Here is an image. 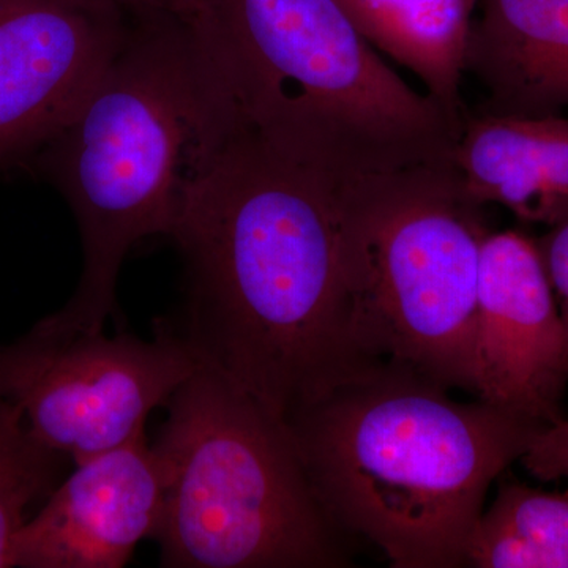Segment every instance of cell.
Returning a JSON list of instances; mask_svg holds the SVG:
<instances>
[{
  "mask_svg": "<svg viewBox=\"0 0 568 568\" xmlns=\"http://www.w3.org/2000/svg\"><path fill=\"white\" fill-rule=\"evenodd\" d=\"M336 183L235 110L170 234L185 267L175 327L201 364L284 424L366 368L351 339Z\"/></svg>",
  "mask_w": 568,
  "mask_h": 568,
  "instance_id": "1",
  "label": "cell"
},
{
  "mask_svg": "<svg viewBox=\"0 0 568 568\" xmlns=\"http://www.w3.org/2000/svg\"><path fill=\"white\" fill-rule=\"evenodd\" d=\"M317 503L394 568L466 567L493 481L545 424L399 366L369 365L286 422Z\"/></svg>",
  "mask_w": 568,
  "mask_h": 568,
  "instance_id": "2",
  "label": "cell"
},
{
  "mask_svg": "<svg viewBox=\"0 0 568 568\" xmlns=\"http://www.w3.org/2000/svg\"><path fill=\"white\" fill-rule=\"evenodd\" d=\"M233 111L196 24L129 13L102 78L29 163L69 203L84 261L73 297L41 324L103 332L123 261L145 239L171 234L186 185Z\"/></svg>",
  "mask_w": 568,
  "mask_h": 568,
  "instance_id": "3",
  "label": "cell"
},
{
  "mask_svg": "<svg viewBox=\"0 0 568 568\" xmlns=\"http://www.w3.org/2000/svg\"><path fill=\"white\" fill-rule=\"evenodd\" d=\"M239 114L335 181L447 162L462 136L335 0H205L197 21Z\"/></svg>",
  "mask_w": 568,
  "mask_h": 568,
  "instance_id": "4",
  "label": "cell"
},
{
  "mask_svg": "<svg viewBox=\"0 0 568 568\" xmlns=\"http://www.w3.org/2000/svg\"><path fill=\"white\" fill-rule=\"evenodd\" d=\"M349 332L368 365L478 396V263L485 205L452 160L336 183Z\"/></svg>",
  "mask_w": 568,
  "mask_h": 568,
  "instance_id": "5",
  "label": "cell"
},
{
  "mask_svg": "<svg viewBox=\"0 0 568 568\" xmlns=\"http://www.w3.org/2000/svg\"><path fill=\"white\" fill-rule=\"evenodd\" d=\"M164 407L163 567L349 566L283 420L204 364Z\"/></svg>",
  "mask_w": 568,
  "mask_h": 568,
  "instance_id": "6",
  "label": "cell"
},
{
  "mask_svg": "<svg viewBox=\"0 0 568 568\" xmlns=\"http://www.w3.org/2000/svg\"><path fill=\"white\" fill-rule=\"evenodd\" d=\"M201 366L189 339L159 323L153 339L58 334L40 323L0 347V398L33 435L78 463L122 446Z\"/></svg>",
  "mask_w": 568,
  "mask_h": 568,
  "instance_id": "7",
  "label": "cell"
},
{
  "mask_svg": "<svg viewBox=\"0 0 568 568\" xmlns=\"http://www.w3.org/2000/svg\"><path fill=\"white\" fill-rule=\"evenodd\" d=\"M129 29L112 0H0V173L80 110Z\"/></svg>",
  "mask_w": 568,
  "mask_h": 568,
  "instance_id": "8",
  "label": "cell"
},
{
  "mask_svg": "<svg viewBox=\"0 0 568 568\" xmlns=\"http://www.w3.org/2000/svg\"><path fill=\"white\" fill-rule=\"evenodd\" d=\"M478 396L549 425L564 418L568 345L537 239L489 231L480 250Z\"/></svg>",
  "mask_w": 568,
  "mask_h": 568,
  "instance_id": "9",
  "label": "cell"
},
{
  "mask_svg": "<svg viewBox=\"0 0 568 568\" xmlns=\"http://www.w3.org/2000/svg\"><path fill=\"white\" fill-rule=\"evenodd\" d=\"M74 466L26 523L13 567L121 568L159 534L163 474L144 432Z\"/></svg>",
  "mask_w": 568,
  "mask_h": 568,
  "instance_id": "10",
  "label": "cell"
},
{
  "mask_svg": "<svg viewBox=\"0 0 568 568\" xmlns=\"http://www.w3.org/2000/svg\"><path fill=\"white\" fill-rule=\"evenodd\" d=\"M465 73L487 92L477 112L560 115L568 108V0H484Z\"/></svg>",
  "mask_w": 568,
  "mask_h": 568,
  "instance_id": "11",
  "label": "cell"
},
{
  "mask_svg": "<svg viewBox=\"0 0 568 568\" xmlns=\"http://www.w3.org/2000/svg\"><path fill=\"white\" fill-rule=\"evenodd\" d=\"M452 162L467 193L499 204L526 224L551 227L568 216V119L469 110Z\"/></svg>",
  "mask_w": 568,
  "mask_h": 568,
  "instance_id": "12",
  "label": "cell"
},
{
  "mask_svg": "<svg viewBox=\"0 0 568 568\" xmlns=\"http://www.w3.org/2000/svg\"><path fill=\"white\" fill-rule=\"evenodd\" d=\"M355 29L424 82L455 121L467 111L462 88L467 37L478 0H335Z\"/></svg>",
  "mask_w": 568,
  "mask_h": 568,
  "instance_id": "13",
  "label": "cell"
},
{
  "mask_svg": "<svg viewBox=\"0 0 568 568\" xmlns=\"http://www.w3.org/2000/svg\"><path fill=\"white\" fill-rule=\"evenodd\" d=\"M466 567L568 568V489L500 480L467 541Z\"/></svg>",
  "mask_w": 568,
  "mask_h": 568,
  "instance_id": "14",
  "label": "cell"
},
{
  "mask_svg": "<svg viewBox=\"0 0 568 568\" xmlns=\"http://www.w3.org/2000/svg\"><path fill=\"white\" fill-rule=\"evenodd\" d=\"M67 459L33 435L20 407L0 398V568H13L29 510L58 487Z\"/></svg>",
  "mask_w": 568,
  "mask_h": 568,
  "instance_id": "15",
  "label": "cell"
},
{
  "mask_svg": "<svg viewBox=\"0 0 568 568\" xmlns=\"http://www.w3.org/2000/svg\"><path fill=\"white\" fill-rule=\"evenodd\" d=\"M519 462L540 481L568 480V420L541 428Z\"/></svg>",
  "mask_w": 568,
  "mask_h": 568,
  "instance_id": "16",
  "label": "cell"
},
{
  "mask_svg": "<svg viewBox=\"0 0 568 568\" xmlns=\"http://www.w3.org/2000/svg\"><path fill=\"white\" fill-rule=\"evenodd\" d=\"M537 244L558 301L568 345V216L549 227L547 234L537 239Z\"/></svg>",
  "mask_w": 568,
  "mask_h": 568,
  "instance_id": "17",
  "label": "cell"
},
{
  "mask_svg": "<svg viewBox=\"0 0 568 568\" xmlns=\"http://www.w3.org/2000/svg\"><path fill=\"white\" fill-rule=\"evenodd\" d=\"M126 13H160L196 24L203 17L205 0H112Z\"/></svg>",
  "mask_w": 568,
  "mask_h": 568,
  "instance_id": "18",
  "label": "cell"
}]
</instances>
